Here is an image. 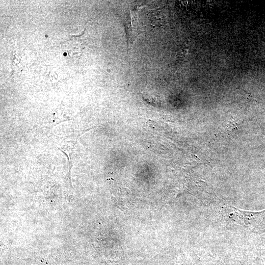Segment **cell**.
Returning a JSON list of instances; mask_svg holds the SVG:
<instances>
[{"instance_id": "cell-1", "label": "cell", "mask_w": 265, "mask_h": 265, "mask_svg": "<svg viewBox=\"0 0 265 265\" xmlns=\"http://www.w3.org/2000/svg\"><path fill=\"white\" fill-rule=\"evenodd\" d=\"M124 25L128 37V45L132 46L136 37L140 33L138 29V21L136 14L130 11L124 17Z\"/></svg>"}]
</instances>
